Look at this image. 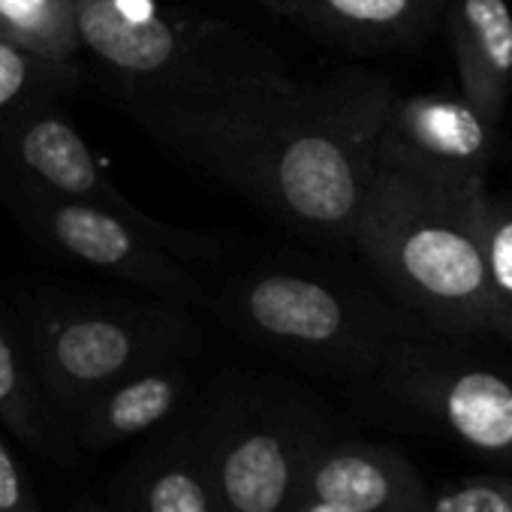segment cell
I'll list each match as a JSON object with an SVG mask.
<instances>
[{
    "mask_svg": "<svg viewBox=\"0 0 512 512\" xmlns=\"http://www.w3.org/2000/svg\"><path fill=\"white\" fill-rule=\"evenodd\" d=\"M392 94L377 73L341 70L308 82L287 76L223 103L124 112L269 220L353 244Z\"/></svg>",
    "mask_w": 512,
    "mask_h": 512,
    "instance_id": "6da1fadb",
    "label": "cell"
},
{
    "mask_svg": "<svg viewBox=\"0 0 512 512\" xmlns=\"http://www.w3.org/2000/svg\"><path fill=\"white\" fill-rule=\"evenodd\" d=\"M82 55L127 106H205L290 76L250 31L157 0H76Z\"/></svg>",
    "mask_w": 512,
    "mask_h": 512,
    "instance_id": "7a4b0ae2",
    "label": "cell"
},
{
    "mask_svg": "<svg viewBox=\"0 0 512 512\" xmlns=\"http://www.w3.org/2000/svg\"><path fill=\"white\" fill-rule=\"evenodd\" d=\"M482 190L455 199L374 166L353 244L386 290L449 335L494 332L482 266Z\"/></svg>",
    "mask_w": 512,
    "mask_h": 512,
    "instance_id": "3957f363",
    "label": "cell"
},
{
    "mask_svg": "<svg viewBox=\"0 0 512 512\" xmlns=\"http://www.w3.org/2000/svg\"><path fill=\"white\" fill-rule=\"evenodd\" d=\"M25 332L43 395L64 416L142 368L190 359L202 341L190 308L163 299L34 296L25 305Z\"/></svg>",
    "mask_w": 512,
    "mask_h": 512,
    "instance_id": "277c9868",
    "label": "cell"
},
{
    "mask_svg": "<svg viewBox=\"0 0 512 512\" xmlns=\"http://www.w3.org/2000/svg\"><path fill=\"white\" fill-rule=\"evenodd\" d=\"M208 311L244 341L302 368L377 377L392 323L359 296L302 269H253L211 293Z\"/></svg>",
    "mask_w": 512,
    "mask_h": 512,
    "instance_id": "5b68a950",
    "label": "cell"
},
{
    "mask_svg": "<svg viewBox=\"0 0 512 512\" xmlns=\"http://www.w3.org/2000/svg\"><path fill=\"white\" fill-rule=\"evenodd\" d=\"M196 440L220 512H290L329 425L296 386L244 380L211 401Z\"/></svg>",
    "mask_w": 512,
    "mask_h": 512,
    "instance_id": "8992f818",
    "label": "cell"
},
{
    "mask_svg": "<svg viewBox=\"0 0 512 512\" xmlns=\"http://www.w3.org/2000/svg\"><path fill=\"white\" fill-rule=\"evenodd\" d=\"M0 202L31 238L67 260L121 278L151 293V299L208 311L211 290L196 278V272L118 214L58 196L7 166H0Z\"/></svg>",
    "mask_w": 512,
    "mask_h": 512,
    "instance_id": "52a82bcc",
    "label": "cell"
},
{
    "mask_svg": "<svg viewBox=\"0 0 512 512\" xmlns=\"http://www.w3.org/2000/svg\"><path fill=\"white\" fill-rule=\"evenodd\" d=\"M377 377L470 452L512 464V374L452 350L395 338Z\"/></svg>",
    "mask_w": 512,
    "mask_h": 512,
    "instance_id": "ba28073f",
    "label": "cell"
},
{
    "mask_svg": "<svg viewBox=\"0 0 512 512\" xmlns=\"http://www.w3.org/2000/svg\"><path fill=\"white\" fill-rule=\"evenodd\" d=\"M0 166L13 169L16 175L58 196L91 202L103 211L118 214L187 266L214 263L223 256V244L214 235L175 226L133 205L130 196L109 181L79 130L61 112H55V106L25 115L0 136Z\"/></svg>",
    "mask_w": 512,
    "mask_h": 512,
    "instance_id": "9c48e42d",
    "label": "cell"
},
{
    "mask_svg": "<svg viewBox=\"0 0 512 512\" xmlns=\"http://www.w3.org/2000/svg\"><path fill=\"white\" fill-rule=\"evenodd\" d=\"M497 130L461 94H392L377 166L428 190L473 199L485 190Z\"/></svg>",
    "mask_w": 512,
    "mask_h": 512,
    "instance_id": "30bf717a",
    "label": "cell"
},
{
    "mask_svg": "<svg viewBox=\"0 0 512 512\" xmlns=\"http://www.w3.org/2000/svg\"><path fill=\"white\" fill-rule=\"evenodd\" d=\"M299 497L356 512H431V491L413 461L365 440H323L305 467Z\"/></svg>",
    "mask_w": 512,
    "mask_h": 512,
    "instance_id": "8fae6325",
    "label": "cell"
},
{
    "mask_svg": "<svg viewBox=\"0 0 512 512\" xmlns=\"http://www.w3.org/2000/svg\"><path fill=\"white\" fill-rule=\"evenodd\" d=\"M302 31L347 49H407L431 34L449 0H256Z\"/></svg>",
    "mask_w": 512,
    "mask_h": 512,
    "instance_id": "7c38bea8",
    "label": "cell"
},
{
    "mask_svg": "<svg viewBox=\"0 0 512 512\" xmlns=\"http://www.w3.org/2000/svg\"><path fill=\"white\" fill-rule=\"evenodd\" d=\"M461 97L497 130L512 88L509 0H449L443 13Z\"/></svg>",
    "mask_w": 512,
    "mask_h": 512,
    "instance_id": "4fadbf2b",
    "label": "cell"
},
{
    "mask_svg": "<svg viewBox=\"0 0 512 512\" xmlns=\"http://www.w3.org/2000/svg\"><path fill=\"white\" fill-rule=\"evenodd\" d=\"M109 512H220L196 428L133 455L112 482Z\"/></svg>",
    "mask_w": 512,
    "mask_h": 512,
    "instance_id": "5bb4252c",
    "label": "cell"
},
{
    "mask_svg": "<svg viewBox=\"0 0 512 512\" xmlns=\"http://www.w3.org/2000/svg\"><path fill=\"white\" fill-rule=\"evenodd\" d=\"M187 368L184 362H160L142 368L109 389H103L76 419V440L88 452L112 449L130 437L148 434L163 425L184 401Z\"/></svg>",
    "mask_w": 512,
    "mask_h": 512,
    "instance_id": "9a60e30c",
    "label": "cell"
},
{
    "mask_svg": "<svg viewBox=\"0 0 512 512\" xmlns=\"http://www.w3.org/2000/svg\"><path fill=\"white\" fill-rule=\"evenodd\" d=\"M82 79L79 64L43 61L0 37V136L25 115L55 106Z\"/></svg>",
    "mask_w": 512,
    "mask_h": 512,
    "instance_id": "2e32d148",
    "label": "cell"
},
{
    "mask_svg": "<svg viewBox=\"0 0 512 512\" xmlns=\"http://www.w3.org/2000/svg\"><path fill=\"white\" fill-rule=\"evenodd\" d=\"M0 37L52 64L82 58L76 0H0Z\"/></svg>",
    "mask_w": 512,
    "mask_h": 512,
    "instance_id": "e0dca14e",
    "label": "cell"
},
{
    "mask_svg": "<svg viewBox=\"0 0 512 512\" xmlns=\"http://www.w3.org/2000/svg\"><path fill=\"white\" fill-rule=\"evenodd\" d=\"M0 422L22 443L40 452H49V446H55L43 386L34 374L31 359L22 356L4 323H0Z\"/></svg>",
    "mask_w": 512,
    "mask_h": 512,
    "instance_id": "ac0fdd59",
    "label": "cell"
},
{
    "mask_svg": "<svg viewBox=\"0 0 512 512\" xmlns=\"http://www.w3.org/2000/svg\"><path fill=\"white\" fill-rule=\"evenodd\" d=\"M482 266L494 314V332L512 341V199H482Z\"/></svg>",
    "mask_w": 512,
    "mask_h": 512,
    "instance_id": "d6986e66",
    "label": "cell"
},
{
    "mask_svg": "<svg viewBox=\"0 0 512 512\" xmlns=\"http://www.w3.org/2000/svg\"><path fill=\"white\" fill-rule=\"evenodd\" d=\"M431 512H512V482L497 476L464 479L434 494Z\"/></svg>",
    "mask_w": 512,
    "mask_h": 512,
    "instance_id": "ffe728a7",
    "label": "cell"
},
{
    "mask_svg": "<svg viewBox=\"0 0 512 512\" xmlns=\"http://www.w3.org/2000/svg\"><path fill=\"white\" fill-rule=\"evenodd\" d=\"M0 512H43L28 473L4 437H0Z\"/></svg>",
    "mask_w": 512,
    "mask_h": 512,
    "instance_id": "44dd1931",
    "label": "cell"
},
{
    "mask_svg": "<svg viewBox=\"0 0 512 512\" xmlns=\"http://www.w3.org/2000/svg\"><path fill=\"white\" fill-rule=\"evenodd\" d=\"M290 512H356V509H347V506H338V503H326V500H314V497H299Z\"/></svg>",
    "mask_w": 512,
    "mask_h": 512,
    "instance_id": "7402d4cb",
    "label": "cell"
},
{
    "mask_svg": "<svg viewBox=\"0 0 512 512\" xmlns=\"http://www.w3.org/2000/svg\"><path fill=\"white\" fill-rule=\"evenodd\" d=\"M73 512H109V509H103L94 500H79V506H73Z\"/></svg>",
    "mask_w": 512,
    "mask_h": 512,
    "instance_id": "603a6c76",
    "label": "cell"
}]
</instances>
